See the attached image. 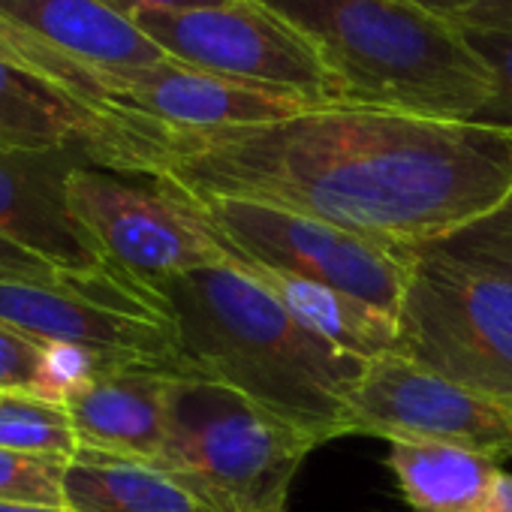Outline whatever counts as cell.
<instances>
[{"instance_id": "6da1fadb", "label": "cell", "mask_w": 512, "mask_h": 512, "mask_svg": "<svg viewBox=\"0 0 512 512\" xmlns=\"http://www.w3.org/2000/svg\"><path fill=\"white\" fill-rule=\"evenodd\" d=\"M100 115L88 148L97 169L281 205L404 250L446 238L512 190V133L470 121L353 103L217 130Z\"/></svg>"}, {"instance_id": "7a4b0ae2", "label": "cell", "mask_w": 512, "mask_h": 512, "mask_svg": "<svg viewBox=\"0 0 512 512\" xmlns=\"http://www.w3.org/2000/svg\"><path fill=\"white\" fill-rule=\"evenodd\" d=\"M148 287L172 317L187 377L235 389L320 443L347 437L350 395L365 359L305 329L232 266L196 269Z\"/></svg>"}, {"instance_id": "3957f363", "label": "cell", "mask_w": 512, "mask_h": 512, "mask_svg": "<svg viewBox=\"0 0 512 512\" xmlns=\"http://www.w3.org/2000/svg\"><path fill=\"white\" fill-rule=\"evenodd\" d=\"M320 55L335 103L473 121L494 76L464 31L401 0H256Z\"/></svg>"}, {"instance_id": "277c9868", "label": "cell", "mask_w": 512, "mask_h": 512, "mask_svg": "<svg viewBox=\"0 0 512 512\" xmlns=\"http://www.w3.org/2000/svg\"><path fill=\"white\" fill-rule=\"evenodd\" d=\"M317 446L308 431L214 380L169 383L160 467L220 512H287L293 479Z\"/></svg>"}, {"instance_id": "5b68a950", "label": "cell", "mask_w": 512, "mask_h": 512, "mask_svg": "<svg viewBox=\"0 0 512 512\" xmlns=\"http://www.w3.org/2000/svg\"><path fill=\"white\" fill-rule=\"evenodd\" d=\"M178 193L193 205L226 256L332 287L398 317L416 250L389 247L269 202Z\"/></svg>"}, {"instance_id": "8992f818", "label": "cell", "mask_w": 512, "mask_h": 512, "mask_svg": "<svg viewBox=\"0 0 512 512\" xmlns=\"http://www.w3.org/2000/svg\"><path fill=\"white\" fill-rule=\"evenodd\" d=\"M395 353L512 407V287L437 247H419Z\"/></svg>"}, {"instance_id": "52a82bcc", "label": "cell", "mask_w": 512, "mask_h": 512, "mask_svg": "<svg viewBox=\"0 0 512 512\" xmlns=\"http://www.w3.org/2000/svg\"><path fill=\"white\" fill-rule=\"evenodd\" d=\"M0 323L40 344H79L124 368L187 377L163 299L118 269L70 272L55 284L0 281Z\"/></svg>"}, {"instance_id": "ba28073f", "label": "cell", "mask_w": 512, "mask_h": 512, "mask_svg": "<svg viewBox=\"0 0 512 512\" xmlns=\"http://www.w3.org/2000/svg\"><path fill=\"white\" fill-rule=\"evenodd\" d=\"M67 202L103 260L142 284L226 266V250L169 184L79 166Z\"/></svg>"}, {"instance_id": "9c48e42d", "label": "cell", "mask_w": 512, "mask_h": 512, "mask_svg": "<svg viewBox=\"0 0 512 512\" xmlns=\"http://www.w3.org/2000/svg\"><path fill=\"white\" fill-rule=\"evenodd\" d=\"M133 19L178 64L311 103H335V85L314 46L256 0L187 13L142 10Z\"/></svg>"}, {"instance_id": "30bf717a", "label": "cell", "mask_w": 512, "mask_h": 512, "mask_svg": "<svg viewBox=\"0 0 512 512\" xmlns=\"http://www.w3.org/2000/svg\"><path fill=\"white\" fill-rule=\"evenodd\" d=\"M449 443L497 461L512 455V407L476 395L401 353L371 359L350 395L347 437Z\"/></svg>"}, {"instance_id": "8fae6325", "label": "cell", "mask_w": 512, "mask_h": 512, "mask_svg": "<svg viewBox=\"0 0 512 512\" xmlns=\"http://www.w3.org/2000/svg\"><path fill=\"white\" fill-rule=\"evenodd\" d=\"M88 76H91V109L127 112L172 130L266 124V121L299 115L311 106H323L299 94L211 76L187 64H178L172 58L151 67L106 70Z\"/></svg>"}, {"instance_id": "7c38bea8", "label": "cell", "mask_w": 512, "mask_h": 512, "mask_svg": "<svg viewBox=\"0 0 512 512\" xmlns=\"http://www.w3.org/2000/svg\"><path fill=\"white\" fill-rule=\"evenodd\" d=\"M79 166H91L79 148L0 145V235L64 272L112 269L67 202Z\"/></svg>"}, {"instance_id": "4fadbf2b", "label": "cell", "mask_w": 512, "mask_h": 512, "mask_svg": "<svg viewBox=\"0 0 512 512\" xmlns=\"http://www.w3.org/2000/svg\"><path fill=\"white\" fill-rule=\"evenodd\" d=\"M0 22L85 73L166 61V52L112 0H0Z\"/></svg>"}, {"instance_id": "5bb4252c", "label": "cell", "mask_w": 512, "mask_h": 512, "mask_svg": "<svg viewBox=\"0 0 512 512\" xmlns=\"http://www.w3.org/2000/svg\"><path fill=\"white\" fill-rule=\"evenodd\" d=\"M172 380L151 368H115L103 374L67 404L79 446L112 458L160 464Z\"/></svg>"}, {"instance_id": "9a60e30c", "label": "cell", "mask_w": 512, "mask_h": 512, "mask_svg": "<svg viewBox=\"0 0 512 512\" xmlns=\"http://www.w3.org/2000/svg\"><path fill=\"white\" fill-rule=\"evenodd\" d=\"M226 266L247 275L253 284H260L269 296H275L305 329L317 332L338 350L356 356V359H377L383 353H395L398 347V317L359 302L353 296H344L332 287L293 278L266 266L244 263L235 256H226Z\"/></svg>"}, {"instance_id": "2e32d148", "label": "cell", "mask_w": 512, "mask_h": 512, "mask_svg": "<svg viewBox=\"0 0 512 512\" xmlns=\"http://www.w3.org/2000/svg\"><path fill=\"white\" fill-rule=\"evenodd\" d=\"M67 506L76 512H220L172 470L79 449L67 464Z\"/></svg>"}, {"instance_id": "e0dca14e", "label": "cell", "mask_w": 512, "mask_h": 512, "mask_svg": "<svg viewBox=\"0 0 512 512\" xmlns=\"http://www.w3.org/2000/svg\"><path fill=\"white\" fill-rule=\"evenodd\" d=\"M100 130L103 115L97 109L10 61H0V145L79 148L88 157Z\"/></svg>"}, {"instance_id": "ac0fdd59", "label": "cell", "mask_w": 512, "mask_h": 512, "mask_svg": "<svg viewBox=\"0 0 512 512\" xmlns=\"http://www.w3.org/2000/svg\"><path fill=\"white\" fill-rule=\"evenodd\" d=\"M386 464L410 512H482L503 470L497 458L449 443H389Z\"/></svg>"}, {"instance_id": "d6986e66", "label": "cell", "mask_w": 512, "mask_h": 512, "mask_svg": "<svg viewBox=\"0 0 512 512\" xmlns=\"http://www.w3.org/2000/svg\"><path fill=\"white\" fill-rule=\"evenodd\" d=\"M0 449L76 458L82 446L67 407L34 395H4L0 398Z\"/></svg>"}, {"instance_id": "ffe728a7", "label": "cell", "mask_w": 512, "mask_h": 512, "mask_svg": "<svg viewBox=\"0 0 512 512\" xmlns=\"http://www.w3.org/2000/svg\"><path fill=\"white\" fill-rule=\"evenodd\" d=\"M428 247L512 287V190L494 208Z\"/></svg>"}, {"instance_id": "44dd1931", "label": "cell", "mask_w": 512, "mask_h": 512, "mask_svg": "<svg viewBox=\"0 0 512 512\" xmlns=\"http://www.w3.org/2000/svg\"><path fill=\"white\" fill-rule=\"evenodd\" d=\"M124 368L106 359L97 350L64 344V341H43L40 344V371H37V398L67 407L79 392L97 383L103 374Z\"/></svg>"}, {"instance_id": "7402d4cb", "label": "cell", "mask_w": 512, "mask_h": 512, "mask_svg": "<svg viewBox=\"0 0 512 512\" xmlns=\"http://www.w3.org/2000/svg\"><path fill=\"white\" fill-rule=\"evenodd\" d=\"M67 464L70 458L0 449V500L67 506Z\"/></svg>"}, {"instance_id": "603a6c76", "label": "cell", "mask_w": 512, "mask_h": 512, "mask_svg": "<svg viewBox=\"0 0 512 512\" xmlns=\"http://www.w3.org/2000/svg\"><path fill=\"white\" fill-rule=\"evenodd\" d=\"M0 61H10L34 76H40L43 82L61 88L64 94L82 100L85 106H91V76L85 70L73 67L70 61L58 58L46 46L34 43L31 37L13 31L4 22H0Z\"/></svg>"}, {"instance_id": "cb8c5ba5", "label": "cell", "mask_w": 512, "mask_h": 512, "mask_svg": "<svg viewBox=\"0 0 512 512\" xmlns=\"http://www.w3.org/2000/svg\"><path fill=\"white\" fill-rule=\"evenodd\" d=\"M461 31H464L467 43L473 46V52L485 61V67L494 76L491 100L476 112V118L470 124L512 133V34L473 31V28H461Z\"/></svg>"}, {"instance_id": "d4e9b609", "label": "cell", "mask_w": 512, "mask_h": 512, "mask_svg": "<svg viewBox=\"0 0 512 512\" xmlns=\"http://www.w3.org/2000/svg\"><path fill=\"white\" fill-rule=\"evenodd\" d=\"M40 341L0 323V395H34L37 398Z\"/></svg>"}, {"instance_id": "484cf974", "label": "cell", "mask_w": 512, "mask_h": 512, "mask_svg": "<svg viewBox=\"0 0 512 512\" xmlns=\"http://www.w3.org/2000/svg\"><path fill=\"white\" fill-rule=\"evenodd\" d=\"M70 272L46 263L43 256L7 241L0 235V281H31V284H55Z\"/></svg>"}, {"instance_id": "4316f807", "label": "cell", "mask_w": 512, "mask_h": 512, "mask_svg": "<svg viewBox=\"0 0 512 512\" xmlns=\"http://www.w3.org/2000/svg\"><path fill=\"white\" fill-rule=\"evenodd\" d=\"M455 25L473 28V31H503L512 34V0H476L467 7Z\"/></svg>"}, {"instance_id": "83f0119b", "label": "cell", "mask_w": 512, "mask_h": 512, "mask_svg": "<svg viewBox=\"0 0 512 512\" xmlns=\"http://www.w3.org/2000/svg\"><path fill=\"white\" fill-rule=\"evenodd\" d=\"M112 4L124 13H142V10H157V13H187V10H211V7H226L232 0H112Z\"/></svg>"}, {"instance_id": "f1b7e54d", "label": "cell", "mask_w": 512, "mask_h": 512, "mask_svg": "<svg viewBox=\"0 0 512 512\" xmlns=\"http://www.w3.org/2000/svg\"><path fill=\"white\" fill-rule=\"evenodd\" d=\"M401 4H410V7H419L425 13H434L440 19H449L455 22L467 7H473L476 0H401Z\"/></svg>"}, {"instance_id": "f546056e", "label": "cell", "mask_w": 512, "mask_h": 512, "mask_svg": "<svg viewBox=\"0 0 512 512\" xmlns=\"http://www.w3.org/2000/svg\"><path fill=\"white\" fill-rule=\"evenodd\" d=\"M482 512H512V473L500 470V476H497V482H494Z\"/></svg>"}, {"instance_id": "4dcf8cb0", "label": "cell", "mask_w": 512, "mask_h": 512, "mask_svg": "<svg viewBox=\"0 0 512 512\" xmlns=\"http://www.w3.org/2000/svg\"><path fill=\"white\" fill-rule=\"evenodd\" d=\"M0 512H76V509H70V506H37V503L0 500Z\"/></svg>"}, {"instance_id": "1f68e13d", "label": "cell", "mask_w": 512, "mask_h": 512, "mask_svg": "<svg viewBox=\"0 0 512 512\" xmlns=\"http://www.w3.org/2000/svg\"><path fill=\"white\" fill-rule=\"evenodd\" d=\"M0 398H4V395H0Z\"/></svg>"}]
</instances>
